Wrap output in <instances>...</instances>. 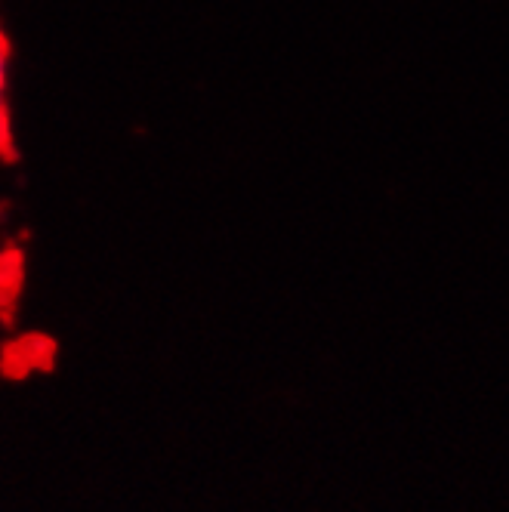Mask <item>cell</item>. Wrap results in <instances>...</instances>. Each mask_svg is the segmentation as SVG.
Returning <instances> with one entry per match:
<instances>
[{
    "label": "cell",
    "mask_w": 509,
    "mask_h": 512,
    "mask_svg": "<svg viewBox=\"0 0 509 512\" xmlns=\"http://www.w3.org/2000/svg\"><path fill=\"white\" fill-rule=\"evenodd\" d=\"M13 149L10 139V112H7V50L0 41V158H7Z\"/></svg>",
    "instance_id": "cell-1"
}]
</instances>
